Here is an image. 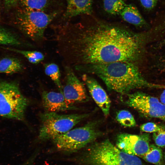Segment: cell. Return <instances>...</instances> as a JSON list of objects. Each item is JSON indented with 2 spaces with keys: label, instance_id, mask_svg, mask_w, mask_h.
Returning <instances> with one entry per match:
<instances>
[{
  "label": "cell",
  "instance_id": "1",
  "mask_svg": "<svg viewBox=\"0 0 165 165\" xmlns=\"http://www.w3.org/2000/svg\"><path fill=\"white\" fill-rule=\"evenodd\" d=\"M58 51L75 69L90 64L134 63L141 49L140 35L123 25L94 20L64 29L57 37Z\"/></svg>",
  "mask_w": 165,
  "mask_h": 165
},
{
  "label": "cell",
  "instance_id": "2",
  "mask_svg": "<svg viewBox=\"0 0 165 165\" xmlns=\"http://www.w3.org/2000/svg\"><path fill=\"white\" fill-rule=\"evenodd\" d=\"M75 70L97 75L108 90L126 94L134 89L144 88H165V86L150 82L143 78L134 63L118 61L87 64Z\"/></svg>",
  "mask_w": 165,
  "mask_h": 165
},
{
  "label": "cell",
  "instance_id": "3",
  "mask_svg": "<svg viewBox=\"0 0 165 165\" xmlns=\"http://www.w3.org/2000/svg\"><path fill=\"white\" fill-rule=\"evenodd\" d=\"M88 156L91 165H144L140 157L123 152L108 139L94 144Z\"/></svg>",
  "mask_w": 165,
  "mask_h": 165
},
{
  "label": "cell",
  "instance_id": "4",
  "mask_svg": "<svg viewBox=\"0 0 165 165\" xmlns=\"http://www.w3.org/2000/svg\"><path fill=\"white\" fill-rule=\"evenodd\" d=\"M89 114H61L51 112L43 113L40 116L41 125L38 138L42 141L53 140L72 129Z\"/></svg>",
  "mask_w": 165,
  "mask_h": 165
},
{
  "label": "cell",
  "instance_id": "5",
  "mask_svg": "<svg viewBox=\"0 0 165 165\" xmlns=\"http://www.w3.org/2000/svg\"><path fill=\"white\" fill-rule=\"evenodd\" d=\"M29 103L17 83L0 81V116L23 120Z\"/></svg>",
  "mask_w": 165,
  "mask_h": 165
},
{
  "label": "cell",
  "instance_id": "6",
  "mask_svg": "<svg viewBox=\"0 0 165 165\" xmlns=\"http://www.w3.org/2000/svg\"><path fill=\"white\" fill-rule=\"evenodd\" d=\"M102 134L96 122L71 129L53 140L60 151L71 153L77 151L93 141Z\"/></svg>",
  "mask_w": 165,
  "mask_h": 165
},
{
  "label": "cell",
  "instance_id": "7",
  "mask_svg": "<svg viewBox=\"0 0 165 165\" xmlns=\"http://www.w3.org/2000/svg\"><path fill=\"white\" fill-rule=\"evenodd\" d=\"M57 14L55 12L47 13L24 8L18 13L17 24L28 38L39 42L43 40L45 30Z\"/></svg>",
  "mask_w": 165,
  "mask_h": 165
},
{
  "label": "cell",
  "instance_id": "8",
  "mask_svg": "<svg viewBox=\"0 0 165 165\" xmlns=\"http://www.w3.org/2000/svg\"><path fill=\"white\" fill-rule=\"evenodd\" d=\"M125 103L143 116L165 121V105L156 97L137 92L127 95Z\"/></svg>",
  "mask_w": 165,
  "mask_h": 165
},
{
  "label": "cell",
  "instance_id": "9",
  "mask_svg": "<svg viewBox=\"0 0 165 165\" xmlns=\"http://www.w3.org/2000/svg\"><path fill=\"white\" fill-rule=\"evenodd\" d=\"M150 141L149 135L147 133L136 135L123 133L117 136L116 146L125 152L141 158L148 150Z\"/></svg>",
  "mask_w": 165,
  "mask_h": 165
},
{
  "label": "cell",
  "instance_id": "10",
  "mask_svg": "<svg viewBox=\"0 0 165 165\" xmlns=\"http://www.w3.org/2000/svg\"><path fill=\"white\" fill-rule=\"evenodd\" d=\"M65 83L63 93L68 102L74 105L87 101L88 97L83 83L78 78L71 67L65 66Z\"/></svg>",
  "mask_w": 165,
  "mask_h": 165
},
{
  "label": "cell",
  "instance_id": "11",
  "mask_svg": "<svg viewBox=\"0 0 165 165\" xmlns=\"http://www.w3.org/2000/svg\"><path fill=\"white\" fill-rule=\"evenodd\" d=\"M82 79L95 102L104 115L108 116L109 113L111 101L105 91L91 76L84 74L82 75Z\"/></svg>",
  "mask_w": 165,
  "mask_h": 165
},
{
  "label": "cell",
  "instance_id": "12",
  "mask_svg": "<svg viewBox=\"0 0 165 165\" xmlns=\"http://www.w3.org/2000/svg\"><path fill=\"white\" fill-rule=\"evenodd\" d=\"M43 106L47 112H56L75 109L69 104L62 92L44 91L42 95Z\"/></svg>",
  "mask_w": 165,
  "mask_h": 165
},
{
  "label": "cell",
  "instance_id": "13",
  "mask_svg": "<svg viewBox=\"0 0 165 165\" xmlns=\"http://www.w3.org/2000/svg\"><path fill=\"white\" fill-rule=\"evenodd\" d=\"M66 9L64 17L70 18L82 14L91 15L93 0H65Z\"/></svg>",
  "mask_w": 165,
  "mask_h": 165
},
{
  "label": "cell",
  "instance_id": "14",
  "mask_svg": "<svg viewBox=\"0 0 165 165\" xmlns=\"http://www.w3.org/2000/svg\"><path fill=\"white\" fill-rule=\"evenodd\" d=\"M119 15L124 20L136 27H142L147 25L137 8L132 4H127Z\"/></svg>",
  "mask_w": 165,
  "mask_h": 165
},
{
  "label": "cell",
  "instance_id": "15",
  "mask_svg": "<svg viewBox=\"0 0 165 165\" xmlns=\"http://www.w3.org/2000/svg\"><path fill=\"white\" fill-rule=\"evenodd\" d=\"M24 66L20 60L13 57H6L0 60V73L11 75L20 72Z\"/></svg>",
  "mask_w": 165,
  "mask_h": 165
},
{
  "label": "cell",
  "instance_id": "16",
  "mask_svg": "<svg viewBox=\"0 0 165 165\" xmlns=\"http://www.w3.org/2000/svg\"><path fill=\"white\" fill-rule=\"evenodd\" d=\"M145 161L155 165H163V154L161 149L156 145L150 144L148 151L141 157Z\"/></svg>",
  "mask_w": 165,
  "mask_h": 165
},
{
  "label": "cell",
  "instance_id": "17",
  "mask_svg": "<svg viewBox=\"0 0 165 165\" xmlns=\"http://www.w3.org/2000/svg\"><path fill=\"white\" fill-rule=\"evenodd\" d=\"M45 74L48 76L57 86L60 92H62L63 86L61 81V75L59 67L56 64L50 63L44 66Z\"/></svg>",
  "mask_w": 165,
  "mask_h": 165
},
{
  "label": "cell",
  "instance_id": "18",
  "mask_svg": "<svg viewBox=\"0 0 165 165\" xmlns=\"http://www.w3.org/2000/svg\"><path fill=\"white\" fill-rule=\"evenodd\" d=\"M3 48L21 54L29 62L33 64H38L44 59L45 56L44 54L39 51L18 50L9 47Z\"/></svg>",
  "mask_w": 165,
  "mask_h": 165
},
{
  "label": "cell",
  "instance_id": "19",
  "mask_svg": "<svg viewBox=\"0 0 165 165\" xmlns=\"http://www.w3.org/2000/svg\"><path fill=\"white\" fill-rule=\"evenodd\" d=\"M125 0H103L104 9L108 14L112 15H119L126 6Z\"/></svg>",
  "mask_w": 165,
  "mask_h": 165
},
{
  "label": "cell",
  "instance_id": "20",
  "mask_svg": "<svg viewBox=\"0 0 165 165\" xmlns=\"http://www.w3.org/2000/svg\"><path fill=\"white\" fill-rule=\"evenodd\" d=\"M0 44L18 46L22 44L18 38L12 32L0 27Z\"/></svg>",
  "mask_w": 165,
  "mask_h": 165
},
{
  "label": "cell",
  "instance_id": "21",
  "mask_svg": "<svg viewBox=\"0 0 165 165\" xmlns=\"http://www.w3.org/2000/svg\"><path fill=\"white\" fill-rule=\"evenodd\" d=\"M24 8L46 12L50 5L51 0H20Z\"/></svg>",
  "mask_w": 165,
  "mask_h": 165
},
{
  "label": "cell",
  "instance_id": "22",
  "mask_svg": "<svg viewBox=\"0 0 165 165\" xmlns=\"http://www.w3.org/2000/svg\"><path fill=\"white\" fill-rule=\"evenodd\" d=\"M116 119L122 126L126 127H133L136 125V121L132 115L126 110L119 111L117 113Z\"/></svg>",
  "mask_w": 165,
  "mask_h": 165
},
{
  "label": "cell",
  "instance_id": "23",
  "mask_svg": "<svg viewBox=\"0 0 165 165\" xmlns=\"http://www.w3.org/2000/svg\"><path fill=\"white\" fill-rule=\"evenodd\" d=\"M164 125H161L153 122H148L141 125L140 127L141 131L146 133H154L161 130Z\"/></svg>",
  "mask_w": 165,
  "mask_h": 165
},
{
  "label": "cell",
  "instance_id": "24",
  "mask_svg": "<svg viewBox=\"0 0 165 165\" xmlns=\"http://www.w3.org/2000/svg\"><path fill=\"white\" fill-rule=\"evenodd\" d=\"M153 138L156 145L160 148L165 147V126L159 131L153 133Z\"/></svg>",
  "mask_w": 165,
  "mask_h": 165
},
{
  "label": "cell",
  "instance_id": "25",
  "mask_svg": "<svg viewBox=\"0 0 165 165\" xmlns=\"http://www.w3.org/2000/svg\"><path fill=\"white\" fill-rule=\"evenodd\" d=\"M159 0H139L142 6L145 9L151 10L156 5Z\"/></svg>",
  "mask_w": 165,
  "mask_h": 165
},
{
  "label": "cell",
  "instance_id": "26",
  "mask_svg": "<svg viewBox=\"0 0 165 165\" xmlns=\"http://www.w3.org/2000/svg\"><path fill=\"white\" fill-rule=\"evenodd\" d=\"M37 154L35 153L30 156L27 161L21 165H34L37 158Z\"/></svg>",
  "mask_w": 165,
  "mask_h": 165
},
{
  "label": "cell",
  "instance_id": "27",
  "mask_svg": "<svg viewBox=\"0 0 165 165\" xmlns=\"http://www.w3.org/2000/svg\"><path fill=\"white\" fill-rule=\"evenodd\" d=\"M160 101L162 103L165 105V88L161 94Z\"/></svg>",
  "mask_w": 165,
  "mask_h": 165
},
{
  "label": "cell",
  "instance_id": "28",
  "mask_svg": "<svg viewBox=\"0 0 165 165\" xmlns=\"http://www.w3.org/2000/svg\"><path fill=\"white\" fill-rule=\"evenodd\" d=\"M17 0H4L6 3L9 5H12L16 2Z\"/></svg>",
  "mask_w": 165,
  "mask_h": 165
},
{
  "label": "cell",
  "instance_id": "29",
  "mask_svg": "<svg viewBox=\"0 0 165 165\" xmlns=\"http://www.w3.org/2000/svg\"><path fill=\"white\" fill-rule=\"evenodd\" d=\"M161 44H165V39H164L162 42Z\"/></svg>",
  "mask_w": 165,
  "mask_h": 165
},
{
  "label": "cell",
  "instance_id": "30",
  "mask_svg": "<svg viewBox=\"0 0 165 165\" xmlns=\"http://www.w3.org/2000/svg\"><path fill=\"white\" fill-rule=\"evenodd\" d=\"M164 159H165V154H164Z\"/></svg>",
  "mask_w": 165,
  "mask_h": 165
}]
</instances>
